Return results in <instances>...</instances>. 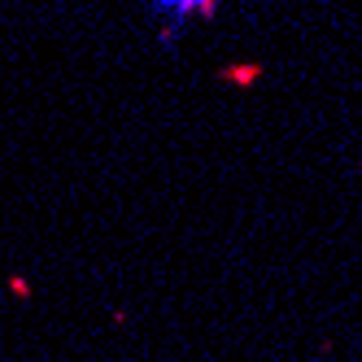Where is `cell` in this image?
<instances>
[{"label": "cell", "mask_w": 362, "mask_h": 362, "mask_svg": "<svg viewBox=\"0 0 362 362\" xmlns=\"http://www.w3.org/2000/svg\"><path fill=\"white\" fill-rule=\"evenodd\" d=\"M144 9H148L153 22H158V44L162 48H175L192 22L218 18L223 0H144Z\"/></svg>", "instance_id": "obj_1"}, {"label": "cell", "mask_w": 362, "mask_h": 362, "mask_svg": "<svg viewBox=\"0 0 362 362\" xmlns=\"http://www.w3.org/2000/svg\"><path fill=\"white\" fill-rule=\"evenodd\" d=\"M218 79H223V83H240V88H249V83L262 79V66H257V62H231V66L218 70Z\"/></svg>", "instance_id": "obj_2"}]
</instances>
